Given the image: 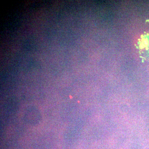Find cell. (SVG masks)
I'll return each instance as SVG.
<instances>
[{
	"label": "cell",
	"mask_w": 149,
	"mask_h": 149,
	"mask_svg": "<svg viewBox=\"0 0 149 149\" xmlns=\"http://www.w3.org/2000/svg\"><path fill=\"white\" fill-rule=\"evenodd\" d=\"M140 54L145 58H149V31L141 36L137 42Z\"/></svg>",
	"instance_id": "cell-1"
}]
</instances>
